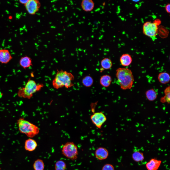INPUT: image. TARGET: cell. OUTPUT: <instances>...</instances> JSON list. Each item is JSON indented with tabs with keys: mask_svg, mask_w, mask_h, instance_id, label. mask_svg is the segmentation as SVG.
I'll return each mask as SVG.
<instances>
[{
	"mask_svg": "<svg viewBox=\"0 0 170 170\" xmlns=\"http://www.w3.org/2000/svg\"><path fill=\"white\" fill-rule=\"evenodd\" d=\"M74 77L71 73L63 70L57 69L52 84L53 87L58 89L63 87L68 89L73 86L74 84L72 81Z\"/></svg>",
	"mask_w": 170,
	"mask_h": 170,
	"instance_id": "cell-1",
	"label": "cell"
},
{
	"mask_svg": "<svg viewBox=\"0 0 170 170\" xmlns=\"http://www.w3.org/2000/svg\"><path fill=\"white\" fill-rule=\"evenodd\" d=\"M116 75L123 90L131 89L132 87L134 80L131 70L127 68H120L116 71Z\"/></svg>",
	"mask_w": 170,
	"mask_h": 170,
	"instance_id": "cell-2",
	"label": "cell"
},
{
	"mask_svg": "<svg viewBox=\"0 0 170 170\" xmlns=\"http://www.w3.org/2000/svg\"><path fill=\"white\" fill-rule=\"evenodd\" d=\"M43 86V84H37L35 81L30 78L24 87L18 89L17 95L20 98L30 99L34 94L40 91Z\"/></svg>",
	"mask_w": 170,
	"mask_h": 170,
	"instance_id": "cell-3",
	"label": "cell"
},
{
	"mask_svg": "<svg viewBox=\"0 0 170 170\" xmlns=\"http://www.w3.org/2000/svg\"><path fill=\"white\" fill-rule=\"evenodd\" d=\"M17 124L20 132L29 137H33L39 132L38 127L23 118H21L18 120Z\"/></svg>",
	"mask_w": 170,
	"mask_h": 170,
	"instance_id": "cell-4",
	"label": "cell"
},
{
	"mask_svg": "<svg viewBox=\"0 0 170 170\" xmlns=\"http://www.w3.org/2000/svg\"><path fill=\"white\" fill-rule=\"evenodd\" d=\"M61 151L62 153L64 156L72 160H76L78 157V148L73 142L66 143L63 145Z\"/></svg>",
	"mask_w": 170,
	"mask_h": 170,
	"instance_id": "cell-5",
	"label": "cell"
},
{
	"mask_svg": "<svg viewBox=\"0 0 170 170\" xmlns=\"http://www.w3.org/2000/svg\"><path fill=\"white\" fill-rule=\"evenodd\" d=\"M158 27L153 22L147 21L143 24V32L146 35L152 38H154L157 34Z\"/></svg>",
	"mask_w": 170,
	"mask_h": 170,
	"instance_id": "cell-6",
	"label": "cell"
},
{
	"mask_svg": "<svg viewBox=\"0 0 170 170\" xmlns=\"http://www.w3.org/2000/svg\"><path fill=\"white\" fill-rule=\"evenodd\" d=\"M92 123L98 128L101 129L103 124L106 121L107 118L102 112H95L90 116Z\"/></svg>",
	"mask_w": 170,
	"mask_h": 170,
	"instance_id": "cell-7",
	"label": "cell"
},
{
	"mask_svg": "<svg viewBox=\"0 0 170 170\" xmlns=\"http://www.w3.org/2000/svg\"><path fill=\"white\" fill-rule=\"evenodd\" d=\"M25 6L29 14L31 15H34L39 9L41 4L38 0H29Z\"/></svg>",
	"mask_w": 170,
	"mask_h": 170,
	"instance_id": "cell-8",
	"label": "cell"
},
{
	"mask_svg": "<svg viewBox=\"0 0 170 170\" xmlns=\"http://www.w3.org/2000/svg\"><path fill=\"white\" fill-rule=\"evenodd\" d=\"M13 59V57L9 51L8 49H0V63L6 64Z\"/></svg>",
	"mask_w": 170,
	"mask_h": 170,
	"instance_id": "cell-9",
	"label": "cell"
},
{
	"mask_svg": "<svg viewBox=\"0 0 170 170\" xmlns=\"http://www.w3.org/2000/svg\"><path fill=\"white\" fill-rule=\"evenodd\" d=\"M109 153L107 149L103 147H99L97 149L95 152V156L98 160H102L106 159L108 157Z\"/></svg>",
	"mask_w": 170,
	"mask_h": 170,
	"instance_id": "cell-10",
	"label": "cell"
},
{
	"mask_svg": "<svg viewBox=\"0 0 170 170\" xmlns=\"http://www.w3.org/2000/svg\"><path fill=\"white\" fill-rule=\"evenodd\" d=\"M162 161L155 158H152L146 164L148 170H157L160 166Z\"/></svg>",
	"mask_w": 170,
	"mask_h": 170,
	"instance_id": "cell-11",
	"label": "cell"
},
{
	"mask_svg": "<svg viewBox=\"0 0 170 170\" xmlns=\"http://www.w3.org/2000/svg\"><path fill=\"white\" fill-rule=\"evenodd\" d=\"M19 63L20 66L25 69L33 65L32 59L27 55L21 57L19 60Z\"/></svg>",
	"mask_w": 170,
	"mask_h": 170,
	"instance_id": "cell-12",
	"label": "cell"
},
{
	"mask_svg": "<svg viewBox=\"0 0 170 170\" xmlns=\"http://www.w3.org/2000/svg\"><path fill=\"white\" fill-rule=\"evenodd\" d=\"M37 146L36 141L32 139H29L26 140L25 142V148L27 151H33L35 150Z\"/></svg>",
	"mask_w": 170,
	"mask_h": 170,
	"instance_id": "cell-13",
	"label": "cell"
},
{
	"mask_svg": "<svg viewBox=\"0 0 170 170\" xmlns=\"http://www.w3.org/2000/svg\"><path fill=\"white\" fill-rule=\"evenodd\" d=\"M81 5L82 8L84 11L89 12L93 9L94 3L91 0H83L81 2Z\"/></svg>",
	"mask_w": 170,
	"mask_h": 170,
	"instance_id": "cell-14",
	"label": "cell"
},
{
	"mask_svg": "<svg viewBox=\"0 0 170 170\" xmlns=\"http://www.w3.org/2000/svg\"><path fill=\"white\" fill-rule=\"evenodd\" d=\"M120 61L121 65L123 66H127L131 63L132 60L131 56L129 54H125L120 57Z\"/></svg>",
	"mask_w": 170,
	"mask_h": 170,
	"instance_id": "cell-15",
	"label": "cell"
},
{
	"mask_svg": "<svg viewBox=\"0 0 170 170\" xmlns=\"http://www.w3.org/2000/svg\"><path fill=\"white\" fill-rule=\"evenodd\" d=\"M111 77L108 75H105L102 76L100 79L101 85L105 87H108L110 85L112 81Z\"/></svg>",
	"mask_w": 170,
	"mask_h": 170,
	"instance_id": "cell-16",
	"label": "cell"
},
{
	"mask_svg": "<svg viewBox=\"0 0 170 170\" xmlns=\"http://www.w3.org/2000/svg\"><path fill=\"white\" fill-rule=\"evenodd\" d=\"M158 79L160 83L163 84H166L169 82L170 81V76L169 74L167 72H161L158 74Z\"/></svg>",
	"mask_w": 170,
	"mask_h": 170,
	"instance_id": "cell-17",
	"label": "cell"
},
{
	"mask_svg": "<svg viewBox=\"0 0 170 170\" xmlns=\"http://www.w3.org/2000/svg\"><path fill=\"white\" fill-rule=\"evenodd\" d=\"M145 95L147 99L150 101H153L155 100L157 97V92L153 89L147 91L145 92Z\"/></svg>",
	"mask_w": 170,
	"mask_h": 170,
	"instance_id": "cell-18",
	"label": "cell"
},
{
	"mask_svg": "<svg viewBox=\"0 0 170 170\" xmlns=\"http://www.w3.org/2000/svg\"><path fill=\"white\" fill-rule=\"evenodd\" d=\"M170 87L169 86L164 90L165 95L160 98V102L162 103L167 102L168 104L170 103Z\"/></svg>",
	"mask_w": 170,
	"mask_h": 170,
	"instance_id": "cell-19",
	"label": "cell"
},
{
	"mask_svg": "<svg viewBox=\"0 0 170 170\" xmlns=\"http://www.w3.org/2000/svg\"><path fill=\"white\" fill-rule=\"evenodd\" d=\"M132 157L135 162H139L143 161L144 159L143 153L138 151H135L132 154Z\"/></svg>",
	"mask_w": 170,
	"mask_h": 170,
	"instance_id": "cell-20",
	"label": "cell"
},
{
	"mask_svg": "<svg viewBox=\"0 0 170 170\" xmlns=\"http://www.w3.org/2000/svg\"><path fill=\"white\" fill-rule=\"evenodd\" d=\"M34 170H44V164L43 161L41 159H38L34 162L33 165Z\"/></svg>",
	"mask_w": 170,
	"mask_h": 170,
	"instance_id": "cell-21",
	"label": "cell"
},
{
	"mask_svg": "<svg viewBox=\"0 0 170 170\" xmlns=\"http://www.w3.org/2000/svg\"><path fill=\"white\" fill-rule=\"evenodd\" d=\"M101 65L103 68L105 69H108L112 67V63L110 59L108 58H105L101 60Z\"/></svg>",
	"mask_w": 170,
	"mask_h": 170,
	"instance_id": "cell-22",
	"label": "cell"
},
{
	"mask_svg": "<svg viewBox=\"0 0 170 170\" xmlns=\"http://www.w3.org/2000/svg\"><path fill=\"white\" fill-rule=\"evenodd\" d=\"M67 166L64 161L60 160L57 161L55 165V170H66Z\"/></svg>",
	"mask_w": 170,
	"mask_h": 170,
	"instance_id": "cell-23",
	"label": "cell"
},
{
	"mask_svg": "<svg viewBox=\"0 0 170 170\" xmlns=\"http://www.w3.org/2000/svg\"><path fill=\"white\" fill-rule=\"evenodd\" d=\"M169 32L168 30L165 27L160 26L158 27L157 34L162 38L166 37L168 35Z\"/></svg>",
	"mask_w": 170,
	"mask_h": 170,
	"instance_id": "cell-24",
	"label": "cell"
},
{
	"mask_svg": "<svg viewBox=\"0 0 170 170\" xmlns=\"http://www.w3.org/2000/svg\"><path fill=\"white\" fill-rule=\"evenodd\" d=\"M83 85L86 87H89L93 84V80L90 76H87L84 77L82 81Z\"/></svg>",
	"mask_w": 170,
	"mask_h": 170,
	"instance_id": "cell-25",
	"label": "cell"
},
{
	"mask_svg": "<svg viewBox=\"0 0 170 170\" xmlns=\"http://www.w3.org/2000/svg\"><path fill=\"white\" fill-rule=\"evenodd\" d=\"M102 170H115L114 166L111 164H106L102 167Z\"/></svg>",
	"mask_w": 170,
	"mask_h": 170,
	"instance_id": "cell-26",
	"label": "cell"
},
{
	"mask_svg": "<svg viewBox=\"0 0 170 170\" xmlns=\"http://www.w3.org/2000/svg\"><path fill=\"white\" fill-rule=\"evenodd\" d=\"M153 23L158 26L161 23V21L159 19H156L153 21Z\"/></svg>",
	"mask_w": 170,
	"mask_h": 170,
	"instance_id": "cell-27",
	"label": "cell"
},
{
	"mask_svg": "<svg viewBox=\"0 0 170 170\" xmlns=\"http://www.w3.org/2000/svg\"><path fill=\"white\" fill-rule=\"evenodd\" d=\"M170 5L169 4H167L165 7V9L166 12L168 13H170Z\"/></svg>",
	"mask_w": 170,
	"mask_h": 170,
	"instance_id": "cell-28",
	"label": "cell"
},
{
	"mask_svg": "<svg viewBox=\"0 0 170 170\" xmlns=\"http://www.w3.org/2000/svg\"><path fill=\"white\" fill-rule=\"evenodd\" d=\"M29 0H19V2L21 4L25 5L28 1Z\"/></svg>",
	"mask_w": 170,
	"mask_h": 170,
	"instance_id": "cell-29",
	"label": "cell"
}]
</instances>
